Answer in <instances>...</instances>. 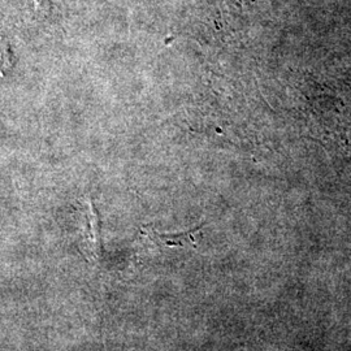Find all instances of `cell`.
Listing matches in <instances>:
<instances>
[{"mask_svg": "<svg viewBox=\"0 0 351 351\" xmlns=\"http://www.w3.org/2000/svg\"><path fill=\"white\" fill-rule=\"evenodd\" d=\"M85 233H84V247L82 251L90 262H97L101 258V221L91 201L86 202L85 211Z\"/></svg>", "mask_w": 351, "mask_h": 351, "instance_id": "cell-1", "label": "cell"}, {"mask_svg": "<svg viewBox=\"0 0 351 351\" xmlns=\"http://www.w3.org/2000/svg\"><path fill=\"white\" fill-rule=\"evenodd\" d=\"M204 223L201 226H195L186 232L180 233H159L154 228L146 226L143 229V234L154 242L156 246L160 247H180V249H197L195 237L197 233L201 232Z\"/></svg>", "mask_w": 351, "mask_h": 351, "instance_id": "cell-2", "label": "cell"}]
</instances>
